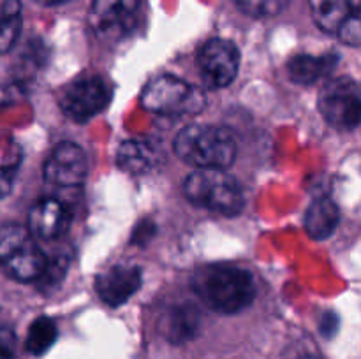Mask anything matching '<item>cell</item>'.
Listing matches in <instances>:
<instances>
[{"mask_svg":"<svg viewBox=\"0 0 361 359\" xmlns=\"http://www.w3.org/2000/svg\"><path fill=\"white\" fill-rule=\"evenodd\" d=\"M109 101L108 87L101 77H85L63 87L60 92V108L67 118L74 122H87L101 113Z\"/></svg>","mask_w":361,"mask_h":359,"instance_id":"cell-8","label":"cell"},{"mask_svg":"<svg viewBox=\"0 0 361 359\" xmlns=\"http://www.w3.org/2000/svg\"><path fill=\"white\" fill-rule=\"evenodd\" d=\"M200 73L210 88H224L235 81L240 67L238 48L226 39H212L201 48Z\"/></svg>","mask_w":361,"mask_h":359,"instance_id":"cell-9","label":"cell"},{"mask_svg":"<svg viewBox=\"0 0 361 359\" xmlns=\"http://www.w3.org/2000/svg\"><path fill=\"white\" fill-rule=\"evenodd\" d=\"M56 324L49 317H39L32 322L27 334V348L30 354L41 355L55 344L56 340Z\"/></svg>","mask_w":361,"mask_h":359,"instance_id":"cell-19","label":"cell"},{"mask_svg":"<svg viewBox=\"0 0 361 359\" xmlns=\"http://www.w3.org/2000/svg\"><path fill=\"white\" fill-rule=\"evenodd\" d=\"M338 37L342 39V42H345L348 46H353V48H358L361 41V27H360V9L358 4L353 7L351 13L348 14L342 25L337 30Z\"/></svg>","mask_w":361,"mask_h":359,"instance_id":"cell-22","label":"cell"},{"mask_svg":"<svg viewBox=\"0 0 361 359\" xmlns=\"http://www.w3.org/2000/svg\"><path fill=\"white\" fill-rule=\"evenodd\" d=\"M141 285V270L134 264H116L102 271L95 280L97 294L109 306H120L129 301Z\"/></svg>","mask_w":361,"mask_h":359,"instance_id":"cell-11","label":"cell"},{"mask_svg":"<svg viewBox=\"0 0 361 359\" xmlns=\"http://www.w3.org/2000/svg\"><path fill=\"white\" fill-rule=\"evenodd\" d=\"M302 359H319V358H314V355H305V358H302Z\"/></svg>","mask_w":361,"mask_h":359,"instance_id":"cell-25","label":"cell"},{"mask_svg":"<svg viewBox=\"0 0 361 359\" xmlns=\"http://www.w3.org/2000/svg\"><path fill=\"white\" fill-rule=\"evenodd\" d=\"M183 190L190 203L222 215L240 213L245 204L240 183L222 169H197L187 176Z\"/></svg>","mask_w":361,"mask_h":359,"instance_id":"cell-3","label":"cell"},{"mask_svg":"<svg viewBox=\"0 0 361 359\" xmlns=\"http://www.w3.org/2000/svg\"><path fill=\"white\" fill-rule=\"evenodd\" d=\"M335 63H337L335 55L295 56L288 65L289 77L298 84H314L316 81L326 77L335 69Z\"/></svg>","mask_w":361,"mask_h":359,"instance_id":"cell-14","label":"cell"},{"mask_svg":"<svg viewBox=\"0 0 361 359\" xmlns=\"http://www.w3.org/2000/svg\"><path fill=\"white\" fill-rule=\"evenodd\" d=\"M197 324H200V312H197L196 306H175L166 319V336L175 344H182V341L194 336Z\"/></svg>","mask_w":361,"mask_h":359,"instance_id":"cell-17","label":"cell"},{"mask_svg":"<svg viewBox=\"0 0 361 359\" xmlns=\"http://www.w3.org/2000/svg\"><path fill=\"white\" fill-rule=\"evenodd\" d=\"M21 162V150L11 137L0 141V178L11 180Z\"/></svg>","mask_w":361,"mask_h":359,"instance_id":"cell-20","label":"cell"},{"mask_svg":"<svg viewBox=\"0 0 361 359\" xmlns=\"http://www.w3.org/2000/svg\"><path fill=\"white\" fill-rule=\"evenodd\" d=\"M317 106L330 125L338 129H356L361 116L358 83L351 77H335L326 81L321 88Z\"/></svg>","mask_w":361,"mask_h":359,"instance_id":"cell-6","label":"cell"},{"mask_svg":"<svg viewBox=\"0 0 361 359\" xmlns=\"http://www.w3.org/2000/svg\"><path fill=\"white\" fill-rule=\"evenodd\" d=\"M196 294L219 313H236L252 303L256 289L249 271L236 266H204L194 275Z\"/></svg>","mask_w":361,"mask_h":359,"instance_id":"cell-1","label":"cell"},{"mask_svg":"<svg viewBox=\"0 0 361 359\" xmlns=\"http://www.w3.org/2000/svg\"><path fill=\"white\" fill-rule=\"evenodd\" d=\"M41 6H60V4L71 2V0H37Z\"/></svg>","mask_w":361,"mask_h":359,"instance_id":"cell-24","label":"cell"},{"mask_svg":"<svg viewBox=\"0 0 361 359\" xmlns=\"http://www.w3.org/2000/svg\"><path fill=\"white\" fill-rule=\"evenodd\" d=\"M87 155L78 144L60 143L44 164V178L59 187L80 185L87 176Z\"/></svg>","mask_w":361,"mask_h":359,"instance_id":"cell-10","label":"cell"},{"mask_svg":"<svg viewBox=\"0 0 361 359\" xmlns=\"http://www.w3.org/2000/svg\"><path fill=\"white\" fill-rule=\"evenodd\" d=\"M356 4V0H309L314 21L326 34H337Z\"/></svg>","mask_w":361,"mask_h":359,"instance_id":"cell-16","label":"cell"},{"mask_svg":"<svg viewBox=\"0 0 361 359\" xmlns=\"http://www.w3.org/2000/svg\"><path fill=\"white\" fill-rule=\"evenodd\" d=\"M116 162L123 171L130 172V175H143L155 165L157 151L147 141L130 139L120 144Z\"/></svg>","mask_w":361,"mask_h":359,"instance_id":"cell-15","label":"cell"},{"mask_svg":"<svg viewBox=\"0 0 361 359\" xmlns=\"http://www.w3.org/2000/svg\"><path fill=\"white\" fill-rule=\"evenodd\" d=\"M16 336L9 327H0V359H14Z\"/></svg>","mask_w":361,"mask_h":359,"instance_id":"cell-23","label":"cell"},{"mask_svg":"<svg viewBox=\"0 0 361 359\" xmlns=\"http://www.w3.org/2000/svg\"><path fill=\"white\" fill-rule=\"evenodd\" d=\"M175 151L183 162L200 169H224L235 160L236 143L224 127L192 123L178 132Z\"/></svg>","mask_w":361,"mask_h":359,"instance_id":"cell-2","label":"cell"},{"mask_svg":"<svg viewBox=\"0 0 361 359\" xmlns=\"http://www.w3.org/2000/svg\"><path fill=\"white\" fill-rule=\"evenodd\" d=\"M69 222L67 208L56 199H42L28 213V231L32 236L51 239L63 232Z\"/></svg>","mask_w":361,"mask_h":359,"instance_id":"cell-12","label":"cell"},{"mask_svg":"<svg viewBox=\"0 0 361 359\" xmlns=\"http://www.w3.org/2000/svg\"><path fill=\"white\" fill-rule=\"evenodd\" d=\"M48 259L28 229L18 224L0 227V267L18 282L42 277Z\"/></svg>","mask_w":361,"mask_h":359,"instance_id":"cell-4","label":"cell"},{"mask_svg":"<svg viewBox=\"0 0 361 359\" xmlns=\"http://www.w3.org/2000/svg\"><path fill=\"white\" fill-rule=\"evenodd\" d=\"M21 30V4L20 0H6L0 18V55L9 53L16 44Z\"/></svg>","mask_w":361,"mask_h":359,"instance_id":"cell-18","label":"cell"},{"mask_svg":"<svg viewBox=\"0 0 361 359\" xmlns=\"http://www.w3.org/2000/svg\"><path fill=\"white\" fill-rule=\"evenodd\" d=\"M341 210L330 197H319L309 206L305 213V229L312 239H326L337 229Z\"/></svg>","mask_w":361,"mask_h":359,"instance_id":"cell-13","label":"cell"},{"mask_svg":"<svg viewBox=\"0 0 361 359\" xmlns=\"http://www.w3.org/2000/svg\"><path fill=\"white\" fill-rule=\"evenodd\" d=\"M235 4L250 16L267 18L282 13L288 7L289 0H235Z\"/></svg>","mask_w":361,"mask_h":359,"instance_id":"cell-21","label":"cell"},{"mask_svg":"<svg viewBox=\"0 0 361 359\" xmlns=\"http://www.w3.org/2000/svg\"><path fill=\"white\" fill-rule=\"evenodd\" d=\"M145 108L162 116H192L207 104L203 90L171 74H162L148 83L141 97Z\"/></svg>","mask_w":361,"mask_h":359,"instance_id":"cell-5","label":"cell"},{"mask_svg":"<svg viewBox=\"0 0 361 359\" xmlns=\"http://www.w3.org/2000/svg\"><path fill=\"white\" fill-rule=\"evenodd\" d=\"M143 16L141 0H94L90 25L99 37L120 39L136 30Z\"/></svg>","mask_w":361,"mask_h":359,"instance_id":"cell-7","label":"cell"}]
</instances>
